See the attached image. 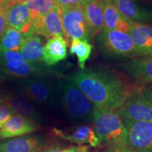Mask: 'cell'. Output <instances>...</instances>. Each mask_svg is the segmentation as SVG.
<instances>
[{
    "mask_svg": "<svg viewBox=\"0 0 152 152\" xmlns=\"http://www.w3.org/2000/svg\"><path fill=\"white\" fill-rule=\"evenodd\" d=\"M39 128L37 123L15 114L0 129V139L23 136L35 132Z\"/></svg>",
    "mask_w": 152,
    "mask_h": 152,
    "instance_id": "16",
    "label": "cell"
},
{
    "mask_svg": "<svg viewBox=\"0 0 152 152\" xmlns=\"http://www.w3.org/2000/svg\"><path fill=\"white\" fill-rule=\"evenodd\" d=\"M7 20L9 27L18 30L21 33H29L31 17L25 4H14L7 9Z\"/></svg>",
    "mask_w": 152,
    "mask_h": 152,
    "instance_id": "19",
    "label": "cell"
},
{
    "mask_svg": "<svg viewBox=\"0 0 152 152\" xmlns=\"http://www.w3.org/2000/svg\"><path fill=\"white\" fill-rule=\"evenodd\" d=\"M6 96H7V95L4 94V93L1 92V90H0V104L4 103V100H5Z\"/></svg>",
    "mask_w": 152,
    "mask_h": 152,
    "instance_id": "34",
    "label": "cell"
},
{
    "mask_svg": "<svg viewBox=\"0 0 152 152\" xmlns=\"http://www.w3.org/2000/svg\"><path fill=\"white\" fill-rule=\"evenodd\" d=\"M149 18H150V22L151 23H152V9H151V11H150V12H149Z\"/></svg>",
    "mask_w": 152,
    "mask_h": 152,
    "instance_id": "35",
    "label": "cell"
},
{
    "mask_svg": "<svg viewBox=\"0 0 152 152\" xmlns=\"http://www.w3.org/2000/svg\"><path fill=\"white\" fill-rule=\"evenodd\" d=\"M122 68L138 88L152 83V54L132 58L123 64Z\"/></svg>",
    "mask_w": 152,
    "mask_h": 152,
    "instance_id": "11",
    "label": "cell"
},
{
    "mask_svg": "<svg viewBox=\"0 0 152 152\" xmlns=\"http://www.w3.org/2000/svg\"><path fill=\"white\" fill-rule=\"evenodd\" d=\"M4 1L7 2L8 6H11L12 4H14L18 3V4H25L27 1H29V0H4Z\"/></svg>",
    "mask_w": 152,
    "mask_h": 152,
    "instance_id": "33",
    "label": "cell"
},
{
    "mask_svg": "<svg viewBox=\"0 0 152 152\" xmlns=\"http://www.w3.org/2000/svg\"><path fill=\"white\" fill-rule=\"evenodd\" d=\"M81 7L86 17L92 37H94L104 28L102 3L99 0H83Z\"/></svg>",
    "mask_w": 152,
    "mask_h": 152,
    "instance_id": "20",
    "label": "cell"
},
{
    "mask_svg": "<svg viewBox=\"0 0 152 152\" xmlns=\"http://www.w3.org/2000/svg\"><path fill=\"white\" fill-rule=\"evenodd\" d=\"M56 90V101L60 102L70 119L80 122L93 121L95 106L69 79L58 82Z\"/></svg>",
    "mask_w": 152,
    "mask_h": 152,
    "instance_id": "2",
    "label": "cell"
},
{
    "mask_svg": "<svg viewBox=\"0 0 152 152\" xmlns=\"http://www.w3.org/2000/svg\"><path fill=\"white\" fill-rule=\"evenodd\" d=\"M14 115L15 113L9 106L4 103L0 104V129Z\"/></svg>",
    "mask_w": 152,
    "mask_h": 152,
    "instance_id": "26",
    "label": "cell"
},
{
    "mask_svg": "<svg viewBox=\"0 0 152 152\" xmlns=\"http://www.w3.org/2000/svg\"><path fill=\"white\" fill-rule=\"evenodd\" d=\"M54 134L62 140L78 145L89 144L92 147H98L102 144L95 131L86 125H78L65 130H55Z\"/></svg>",
    "mask_w": 152,
    "mask_h": 152,
    "instance_id": "13",
    "label": "cell"
},
{
    "mask_svg": "<svg viewBox=\"0 0 152 152\" xmlns=\"http://www.w3.org/2000/svg\"><path fill=\"white\" fill-rule=\"evenodd\" d=\"M141 92L144 97L152 107V83L143 87L141 90Z\"/></svg>",
    "mask_w": 152,
    "mask_h": 152,
    "instance_id": "30",
    "label": "cell"
},
{
    "mask_svg": "<svg viewBox=\"0 0 152 152\" xmlns=\"http://www.w3.org/2000/svg\"><path fill=\"white\" fill-rule=\"evenodd\" d=\"M56 4L55 0H29L25 4L29 11L31 20H33L48 14Z\"/></svg>",
    "mask_w": 152,
    "mask_h": 152,
    "instance_id": "25",
    "label": "cell"
},
{
    "mask_svg": "<svg viewBox=\"0 0 152 152\" xmlns=\"http://www.w3.org/2000/svg\"><path fill=\"white\" fill-rule=\"evenodd\" d=\"M69 80L99 109L117 110L141 90L115 74L98 69H84L73 73Z\"/></svg>",
    "mask_w": 152,
    "mask_h": 152,
    "instance_id": "1",
    "label": "cell"
},
{
    "mask_svg": "<svg viewBox=\"0 0 152 152\" xmlns=\"http://www.w3.org/2000/svg\"><path fill=\"white\" fill-rule=\"evenodd\" d=\"M103 9L104 29L115 30L130 33L131 26L130 20L120 14L112 0H101Z\"/></svg>",
    "mask_w": 152,
    "mask_h": 152,
    "instance_id": "18",
    "label": "cell"
},
{
    "mask_svg": "<svg viewBox=\"0 0 152 152\" xmlns=\"http://www.w3.org/2000/svg\"><path fill=\"white\" fill-rule=\"evenodd\" d=\"M141 90L136 91L115 110L122 118L134 121H152V107L144 97Z\"/></svg>",
    "mask_w": 152,
    "mask_h": 152,
    "instance_id": "10",
    "label": "cell"
},
{
    "mask_svg": "<svg viewBox=\"0 0 152 152\" xmlns=\"http://www.w3.org/2000/svg\"><path fill=\"white\" fill-rule=\"evenodd\" d=\"M67 42L62 36L49 39L43 47L42 61L47 66H53L67 57Z\"/></svg>",
    "mask_w": 152,
    "mask_h": 152,
    "instance_id": "21",
    "label": "cell"
},
{
    "mask_svg": "<svg viewBox=\"0 0 152 152\" xmlns=\"http://www.w3.org/2000/svg\"><path fill=\"white\" fill-rule=\"evenodd\" d=\"M106 152H137L126 145H110Z\"/></svg>",
    "mask_w": 152,
    "mask_h": 152,
    "instance_id": "29",
    "label": "cell"
},
{
    "mask_svg": "<svg viewBox=\"0 0 152 152\" xmlns=\"http://www.w3.org/2000/svg\"><path fill=\"white\" fill-rule=\"evenodd\" d=\"M93 121L94 131L101 142L110 145H126L127 128L116 111L95 107Z\"/></svg>",
    "mask_w": 152,
    "mask_h": 152,
    "instance_id": "3",
    "label": "cell"
},
{
    "mask_svg": "<svg viewBox=\"0 0 152 152\" xmlns=\"http://www.w3.org/2000/svg\"><path fill=\"white\" fill-rule=\"evenodd\" d=\"M55 1L59 6L61 10L63 11L64 9L81 5L83 0H55Z\"/></svg>",
    "mask_w": 152,
    "mask_h": 152,
    "instance_id": "28",
    "label": "cell"
},
{
    "mask_svg": "<svg viewBox=\"0 0 152 152\" xmlns=\"http://www.w3.org/2000/svg\"><path fill=\"white\" fill-rule=\"evenodd\" d=\"M120 14L128 20L148 24L149 13L140 8L135 0H112Z\"/></svg>",
    "mask_w": 152,
    "mask_h": 152,
    "instance_id": "22",
    "label": "cell"
},
{
    "mask_svg": "<svg viewBox=\"0 0 152 152\" xmlns=\"http://www.w3.org/2000/svg\"><path fill=\"white\" fill-rule=\"evenodd\" d=\"M61 13L64 38L67 44L72 39L89 41L92 38L81 5L64 9Z\"/></svg>",
    "mask_w": 152,
    "mask_h": 152,
    "instance_id": "5",
    "label": "cell"
},
{
    "mask_svg": "<svg viewBox=\"0 0 152 152\" xmlns=\"http://www.w3.org/2000/svg\"><path fill=\"white\" fill-rule=\"evenodd\" d=\"M62 152H88V147L85 145L72 146L63 149Z\"/></svg>",
    "mask_w": 152,
    "mask_h": 152,
    "instance_id": "31",
    "label": "cell"
},
{
    "mask_svg": "<svg viewBox=\"0 0 152 152\" xmlns=\"http://www.w3.org/2000/svg\"><path fill=\"white\" fill-rule=\"evenodd\" d=\"M63 148L59 144H52V145H48L46 149L42 152H62Z\"/></svg>",
    "mask_w": 152,
    "mask_h": 152,
    "instance_id": "32",
    "label": "cell"
},
{
    "mask_svg": "<svg viewBox=\"0 0 152 152\" xmlns=\"http://www.w3.org/2000/svg\"><path fill=\"white\" fill-rule=\"evenodd\" d=\"M20 90L26 97L38 104L51 106L56 101V87L39 77H28L20 83Z\"/></svg>",
    "mask_w": 152,
    "mask_h": 152,
    "instance_id": "8",
    "label": "cell"
},
{
    "mask_svg": "<svg viewBox=\"0 0 152 152\" xmlns=\"http://www.w3.org/2000/svg\"><path fill=\"white\" fill-rule=\"evenodd\" d=\"M4 104L9 106L16 115H20L37 123H41L43 118L29 99L25 95L11 94L7 95Z\"/></svg>",
    "mask_w": 152,
    "mask_h": 152,
    "instance_id": "14",
    "label": "cell"
},
{
    "mask_svg": "<svg viewBox=\"0 0 152 152\" xmlns=\"http://www.w3.org/2000/svg\"><path fill=\"white\" fill-rule=\"evenodd\" d=\"M29 33L42 35L48 39L56 36L64 37L62 13L58 4H56L48 14L32 20Z\"/></svg>",
    "mask_w": 152,
    "mask_h": 152,
    "instance_id": "9",
    "label": "cell"
},
{
    "mask_svg": "<svg viewBox=\"0 0 152 152\" xmlns=\"http://www.w3.org/2000/svg\"><path fill=\"white\" fill-rule=\"evenodd\" d=\"M23 33L14 28L7 27L0 37V50L18 51Z\"/></svg>",
    "mask_w": 152,
    "mask_h": 152,
    "instance_id": "24",
    "label": "cell"
},
{
    "mask_svg": "<svg viewBox=\"0 0 152 152\" xmlns=\"http://www.w3.org/2000/svg\"><path fill=\"white\" fill-rule=\"evenodd\" d=\"M4 1V0H0V4H1V2H3Z\"/></svg>",
    "mask_w": 152,
    "mask_h": 152,
    "instance_id": "36",
    "label": "cell"
},
{
    "mask_svg": "<svg viewBox=\"0 0 152 152\" xmlns=\"http://www.w3.org/2000/svg\"><path fill=\"white\" fill-rule=\"evenodd\" d=\"M97 41L102 52L112 58H130L137 57L135 47L128 33L104 28L98 34Z\"/></svg>",
    "mask_w": 152,
    "mask_h": 152,
    "instance_id": "4",
    "label": "cell"
},
{
    "mask_svg": "<svg viewBox=\"0 0 152 152\" xmlns=\"http://www.w3.org/2000/svg\"><path fill=\"white\" fill-rule=\"evenodd\" d=\"M9 6L5 1L0 4V37L7 28V9Z\"/></svg>",
    "mask_w": 152,
    "mask_h": 152,
    "instance_id": "27",
    "label": "cell"
},
{
    "mask_svg": "<svg viewBox=\"0 0 152 152\" xmlns=\"http://www.w3.org/2000/svg\"><path fill=\"white\" fill-rule=\"evenodd\" d=\"M38 72L35 64L24 61L18 51L0 50V80L25 78Z\"/></svg>",
    "mask_w": 152,
    "mask_h": 152,
    "instance_id": "6",
    "label": "cell"
},
{
    "mask_svg": "<svg viewBox=\"0 0 152 152\" xmlns=\"http://www.w3.org/2000/svg\"><path fill=\"white\" fill-rule=\"evenodd\" d=\"M92 50V45L88 41L79 39H72L71 40L70 53L76 55L79 66L82 70L85 68V62L90 58Z\"/></svg>",
    "mask_w": 152,
    "mask_h": 152,
    "instance_id": "23",
    "label": "cell"
},
{
    "mask_svg": "<svg viewBox=\"0 0 152 152\" xmlns=\"http://www.w3.org/2000/svg\"><path fill=\"white\" fill-rule=\"evenodd\" d=\"M122 119L128 132L127 147L137 152H152V121Z\"/></svg>",
    "mask_w": 152,
    "mask_h": 152,
    "instance_id": "7",
    "label": "cell"
},
{
    "mask_svg": "<svg viewBox=\"0 0 152 152\" xmlns=\"http://www.w3.org/2000/svg\"><path fill=\"white\" fill-rule=\"evenodd\" d=\"M99 1H101V0H99Z\"/></svg>",
    "mask_w": 152,
    "mask_h": 152,
    "instance_id": "37",
    "label": "cell"
},
{
    "mask_svg": "<svg viewBox=\"0 0 152 152\" xmlns=\"http://www.w3.org/2000/svg\"><path fill=\"white\" fill-rule=\"evenodd\" d=\"M43 44L41 38L31 33H23L18 52L26 62L35 64L42 61Z\"/></svg>",
    "mask_w": 152,
    "mask_h": 152,
    "instance_id": "17",
    "label": "cell"
},
{
    "mask_svg": "<svg viewBox=\"0 0 152 152\" xmlns=\"http://www.w3.org/2000/svg\"><path fill=\"white\" fill-rule=\"evenodd\" d=\"M129 35L135 47L136 56L152 54V26L146 23L130 21Z\"/></svg>",
    "mask_w": 152,
    "mask_h": 152,
    "instance_id": "15",
    "label": "cell"
},
{
    "mask_svg": "<svg viewBox=\"0 0 152 152\" xmlns=\"http://www.w3.org/2000/svg\"><path fill=\"white\" fill-rule=\"evenodd\" d=\"M48 145L42 136H20L0 141V152H42Z\"/></svg>",
    "mask_w": 152,
    "mask_h": 152,
    "instance_id": "12",
    "label": "cell"
}]
</instances>
